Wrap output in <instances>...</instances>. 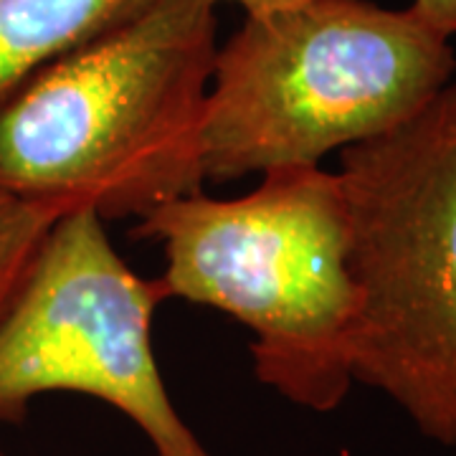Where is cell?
Wrapping results in <instances>:
<instances>
[{
    "label": "cell",
    "mask_w": 456,
    "mask_h": 456,
    "mask_svg": "<svg viewBox=\"0 0 456 456\" xmlns=\"http://www.w3.org/2000/svg\"><path fill=\"white\" fill-rule=\"evenodd\" d=\"M218 16L152 0L0 97V191L145 218L206 185L200 127Z\"/></svg>",
    "instance_id": "6da1fadb"
},
{
    "label": "cell",
    "mask_w": 456,
    "mask_h": 456,
    "mask_svg": "<svg viewBox=\"0 0 456 456\" xmlns=\"http://www.w3.org/2000/svg\"><path fill=\"white\" fill-rule=\"evenodd\" d=\"M452 79V38L411 5L299 0L246 16L213 59L203 175L228 183L320 165L401 127Z\"/></svg>",
    "instance_id": "7a4b0ae2"
},
{
    "label": "cell",
    "mask_w": 456,
    "mask_h": 456,
    "mask_svg": "<svg viewBox=\"0 0 456 456\" xmlns=\"http://www.w3.org/2000/svg\"><path fill=\"white\" fill-rule=\"evenodd\" d=\"M132 233L163 246L170 299L213 307L251 332L261 386L312 413L345 403L358 292L338 170L277 167L246 196H183Z\"/></svg>",
    "instance_id": "3957f363"
},
{
    "label": "cell",
    "mask_w": 456,
    "mask_h": 456,
    "mask_svg": "<svg viewBox=\"0 0 456 456\" xmlns=\"http://www.w3.org/2000/svg\"><path fill=\"white\" fill-rule=\"evenodd\" d=\"M338 155L358 292L353 380L456 449V79L401 127Z\"/></svg>",
    "instance_id": "277c9868"
},
{
    "label": "cell",
    "mask_w": 456,
    "mask_h": 456,
    "mask_svg": "<svg viewBox=\"0 0 456 456\" xmlns=\"http://www.w3.org/2000/svg\"><path fill=\"white\" fill-rule=\"evenodd\" d=\"M107 221L74 208L49 231L0 322V424H23L49 393H79L119 411L155 456H216L180 416L152 347L163 279L137 274Z\"/></svg>",
    "instance_id": "5b68a950"
},
{
    "label": "cell",
    "mask_w": 456,
    "mask_h": 456,
    "mask_svg": "<svg viewBox=\"0 0 456 456\" xmlns=\"http://www.w3.org/2000/svg\"><path fill=\"white\" fill-rule=\"evenodd\" d=\"M152 0H0V97Z\"/></svg>",
    "instance_id": "8992f818"
},
{
    "label": "cell",
    "mask_w": 456,
    "mask_h": 456,
    "mask_svg": "<svg viewBox=\"0 0 456 456\" xmlns=\"http://www.w3.org/2000/svg\"><path fill=\"white\" fill-rule=\"evenodd\" d=\"M74 208L69 200H36L0 191V322L31 272L53 224Z\"/></svg>",
    "instance_id": "52a82bcc"
},
{
    "label": "cell",
    "mask_w": 456,
    "mask_h": 456,
    "mask_svg": "<svg viewBox=\"0 0 456 456\" xmlns=\"http://www.w3.org/2000/svg\"><path fill=\"white\" fill-rule=\"evenodd\" d=\"M411 8L446 38L456 36V0H413Z\"/></svg>",
    "instance_id": "ba28073f"
},
{
    "label": "cell",
    "mask_w": 456,
    "mask_h": 456,
    "mask_svg": "<svg viewBox=\"0 0 456 456\" xmlns=\"http://www.w3.org/2000/svg\"><path fill=\"white\" fill-rule=\"evenodd\" d=\"M211 5H221V3H236L246 16H259V13H266V11H277V8H287V5H294L299 0H208Z\"/></svg>",
    "instance_id": "9c48e42d"
},
{
    "label": "cell",
    "mask_w": 456,
    "mask_h": 456,
    "mask_svg": "<svg viewBox=\"0 0 456 456\" xmlns=\"http://www.w3.org/2000/svg\"><path fill=\"white\" fill-rule=\"evenodd\" d=\"M0 456H8V454H5V452H3V449H0Z\"/></svg>",
    "instance_id": "30bf717a"
}]
</instances>
